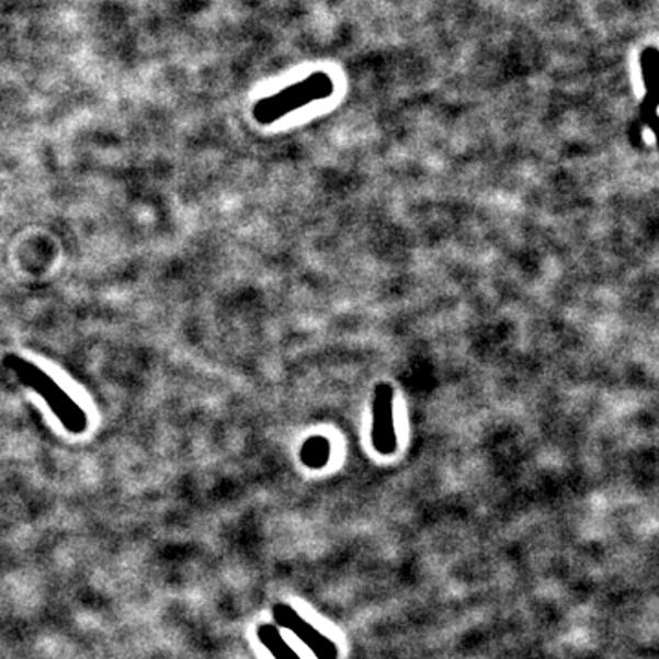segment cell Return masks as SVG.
<instances>
[{
  "label": "cell",
  "mask_w": 659,
  "mask_h": 659,
  "mask_svg": "<svg viewBox=\"0 0 659 659\" xmlns=\"http://www.w3.org/2000/svg\"><path fill=\"white\" fill-rule=\"evenodd\" d=\"M336 92L333 79L327 72H314L308 78L300 79L297 83L288 84L275 94L262 98L253 106V117L261 125H272V123L283 120L292 112L300 111L305 106L325 101L332 98Z\"/></svg>",
  "instance_id": "cell-2"
},
{
  "label": "cell",
  "mask_w": 659,
  "mask_h": 659,
  "mask_svg": "<svg viewBox=\"0 0 659 659\" xmlns=\"http://www.w3.org/2000/svg\"><path fill=\"white\" fill-rule=\"evenodd\" d=\"M273 617L279 626L292 632L294 636L299 637L311 652L316 654L317 659H336L339 656L338 647L330 637L325 636L317 630L316 626L310 625L308 621L303 620L288 604H275L273 606Z\"/></svg>",
  "instance_id": "cell-4"
},
{
  "label": "cell",
  "mask_w": 659,
  "mask_h": 659,
  "mask_svg": "<svg viewBox=\"0 0 659 659\" xmlns=\"http://www.w3.org/2000/svg\"><path fill=\"white\" fill-rule=\"evenodd\" d=\"M257 637L261 645L268 648V652L272 654L275 659H300L299 654L295 652L294 648L289 647L284 639L277 626L261 625L257 628Z\"/></svg>",
  "instance_id": "cell-5"
},
{
  "label": "cell",
  "mask_w": 659,
  "mask_h": 659,
  "mask_svg": "<svg viewBox=\"0 0 659 659\" xmlns=\"http://www.w3.org/2000/svg\"><path fill=\"white\" fill-rule=\"evenodd\" d=\"M639 68H641L643 83L648 87V79L656 73V68H658V48L656 46H648L643 50L641 57H639Z\"/></svg>",
  "instance_id": "cell-7"
},
{
  "label": "cell",
  "mask_w": 659,
  "mask_h": 659,
  "mask_svg": "<svg viewBox=\"0 0 659 659\" xmlns=\"http://www.w3.org/2000/svg\"><path fill=\"white\" fill-rule=\"evenodd\" d=\"M372 447L382 456L398 451V432L394 425V388L390 383H377L372 399Z\"/></svg>",
  "instance_id": "cell-3"
},
{
  "label": "cell",
  "mask_w": 659,
  "mask_h": 659,
  "mask_svg": "<svg viewBox=\"0 0 659 659\" xmlns=\"http://www.w3.org/2000/svg\"><path fill=\"white\" fill-rule=\"evenodd\" d=\"M4 366L12 372L13 376L18 377L19 383L24 387L39 394L41 399H45L52 414L56 416L57 420L61 421V425L67 429L70 434H83L89 429V416L84 412L83 407L59 385V383L46 374L43 368L24 360L18 354H8L4 357Z\"/></svg>",
  "instance_id": "cell-1"
},
{
  "label": "cell",
  "mask_w": 659,
  "mask_h": 659,
  "mask_svg": "<svg viewBox=\"0 0 659 659\" xmlns=\"http://www.w3.org/2000/svg\"><path fill=\"white\" fill-rule=\"evenodd\" d=\"M300 462L310 469H321L330 461V442L327 438L311 436L300 447Z\"/></svg>",
  "instance_id": "cell-6"
}]
</instances>
